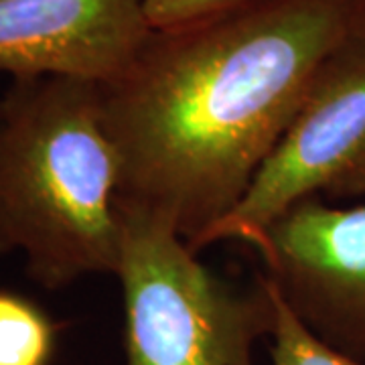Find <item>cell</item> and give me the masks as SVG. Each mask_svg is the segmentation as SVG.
Here are the masks:
<instances>
[{"label": "cell", "instance_id": "3", "mask_svg": "<svg viewBox=\"0 0 365 365\" xmlns=\"http://www.w3.org/2000/svg\"><path fill=\"white\" fill-rule=\"evenodd\" d=\"M120 217L124 365H254L276 319L268 280L260 274L237 287L167 222L136 211Z\"/></svg>", "mask_w": 365, "mask_h": 365}, {"label": "cell", "instance_id": "4", "mask_svg": "<svg viewBox=\"0 0 365 365\" xmlns=\"http://www.w3.org/2000/svg\"><path fill=\"white\" fill-rule=\"evenodd\" d=\"M304 199H365V26L327 57L237 207L189 248L199 254L222 242L250 246Z\"/></svg>", "mask_w": 365, "mask_h": 365}, {"label": "cell", "instance_id": "1", "mask_svg": "<svg viewBox=\"0 0 365 365\" xmlns=\"http://www.w3.org/2000/svg\"><path fill=\"white\" fill-rule=\"evenodd\" d=\"M365 26V0H256L150 29L102 83L120 157L118 211L197 244L244 199L327 57Z\"/></svg>", "mask_w": 365, "mask_h": 365}, {"label": "cell", "instance_id": "2", "mask_svg": "<svg viewBox=\"0 0 365 365\" xmlns=\"http://www.w3.org/2000/svg\"><path fill=\"white\" fill-rule=\"evenodd\" d=\"M118 189L102 83L13 79L0 98V256L21 252L26 276L45 290L116 276Z\"/></svg>", "mask_w": 365, "mask_h": 365}, {"label": "cell", "instance_id": "5", "mask_svg": "<svg viewBox=\"0 0 365 365\" xmlns=\"http://www.w3.org/2000/svg\"><path fill=\"white\" fill-rule=\"evenodd\" d=\"M248 248L302 325L333 349L365 361V203L304 199Z\"/></svg>", "mask_w": 365, "mask_h": 365}, {"label": "cell", "instance_id": "8", "mask_svg": "<svg viewBox=\"0 0 365 365\" xmlns=\"http://www.w3.org/2000/svg\"><path fill=\"white\" fill-rule=\"evenodd\" d=\"M272 294L276 302V319L270 333L272 365H365V361L353 359L319 339L290 313L274 288Z\"/></svg>", "mask_w": 365, "mask_h": 365}, {"label": "cell", "instance_id": "7", "mask_svg": "<svg viewBox=\"0 0 365 365\" xmlns=\"http://www.w3.org/2000/svg\"><path fill=\"white\" fill-rule=\"evenodd\" d=\"M59 331L37 300L0 288V365H51Z\"/></svg>", "mask_w": 365, "mask_h": 365}, {"label": "cell", "instance_id": "9", "mask_svg": "<svg viewBox=\"0 0 365 365\" xmlns=\"http://www.w3.org/2000/svg\"><path fill=\"white\" fill-rule=\"evenodd\" d=\"M256 0H143L144 16L150 29L193 23L205 16L227 13Z\"/></svg>", "mask_w": 365, "mask_h": 365}, {"label": "cell", "instance_id": "6", "mask_svg": "<svg viewBox=\"0 0 365 365\" xmlns=\"http://www.w3.org/2000/svg\"><path fill=\"white\" fill-rule=\"evenodd\" d=\"M148 33L143 0H0V71L110 83Z\"/></svg>", "mask_w": 365, "mask_h": 365}]
</instances>
